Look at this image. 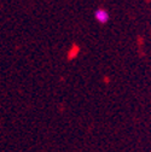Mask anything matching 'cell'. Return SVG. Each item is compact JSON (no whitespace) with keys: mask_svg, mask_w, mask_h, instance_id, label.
Listing matches in <instances>:
<instances>
[{"mask_svg":"<svg viewBox=\"0 0 151 152\" xmlns=\"http://www.w3.org/2000/svg\"><path fill=\"white\" fill-rule=\"evenodd\" d=\"M94 18L97 20V22L104 24L109 21V13L104 9H98V10H96V12H94Z\"/></svg>","mask_w":151,"mask_h":152,"instance_id":"cell-1","label":"cell"}]
</instances>
